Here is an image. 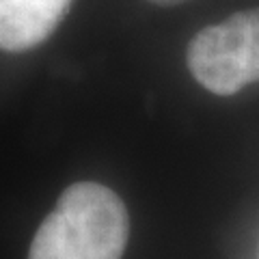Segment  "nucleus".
<instances>
[{"instance_id":"obj_2","label":"nucleus","mask_w":259,"mask_h":259,"mask_svg":"<svg viewBox=\"0 0 259 259\" xmlns=\"http://www.w3.org/2000/svg\"><path fill=\"white\" fill-rule=\"evenodd\" d=\"M186 63L194 80L216 95L259 82V9L199 30L188 44Z\"/></svg>"},{"instance_id":"obj_4","label":"nucleus","mask_w":259,"mask_h":259,"mask_svg":"<svg viewBox=\"0 0 259 259\" xmlns=\"http://www.w3.org/2000/svg\"><path fill=\"white\" fill-rule=\"evenodd\" d=\"M149 3L160 5V7H175V5H180V3H186V0H149Z\"/></svg>"},{"instance_id":"obj_3","label":"nucleus","mask_w":259,"mask_h":259,"mask_svg":"<svg viewBox=\"0 0 259 259\" xmlns=\"http://www.w3.org/2000/svg\"><path fill=\"white\" fill-rule=\"evenodd\" d=\"M71 0H0V50L24 52L46 41Z\"/></svg>"},{"instance_id":"obj_1","label":"nucleus","mask_w":259,"mask_h":259,"mask_svg":"<svg viewBox=\"0 0 259 259\" xmlns=\"http://www.w3.org/2000/svg\"><path fill=\"white\" fill-rule=\"evenodd\" d=\"M130 218L115 190L71 184L32 238L28 259H121Z\"/></svg>"}]
</instances>
